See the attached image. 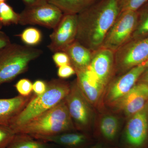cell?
Masks as SVG:
<instances>
[{
	"label": "cell",
	"mask_w": 148,
	"mask_h": 148,
	"mask_svg": "<svg viewBox=\"0 0 148 148\" xmlns=\"http://www.w3.org/2000/svg\"><path fill=\"white\" fill-rule=\"evenodd\" d=\"M52 59L56 66L58 68L66 65H71L69 56L64 51H58L54 53Z\"/></svg>",
	"instance_id": "27"
},
{
	"label": "cell",
	"mask_w": 148,
	"mask_h": 148,
	"mask_svg": "<svg viewBox=\"0 0 148 148\" xmlns=\"http://www.w3.org/2000/svg\"><path fill=\"white\" fill-rule=\"evenodd\" d=\"M76 74L75 71L73 67L71 65L61 66L58 67L57 75L61 79L69 78Z\"/></svg>",
	"instance_id": "28"
},
{
	"label": "cell",
	"mask_w": 148,
	"mask_h": 148,
	"mask_svg": "<svg viewBox=\"0 0 148 148\" xmlns=\"http://www.w3.org/2000/svg\"><path fill=\"white\" fill-rule=\"evenodd\" d=\"M76 81L80 89L90 105L102 107V101L106 88L98 81L89 69L76 70Z\"/></svg>",
	"instance_id": "14"
},
{
	"label": "cell",
	"mask_w": 148,
	"mask_h": 148,
	"mask_svg": "<svg viewBox=\"0 0 148 148\" xmlns=\"http://www.w3.org/2000/svg\"><path fill=\"white\" fill-rule=\"evenodd\" d=\"M121 11H138L148 2V0H118Z\"/></svg>",
	"instance_id": "25"
},
{
	"label": "cell",
	"mask_w": 148,
	"mask_h": 148,
	"mask_svg": "<svg viewBox=\"0 0 148 148\" xmlns=\"http://www.w3.org/2000/svg\"><path fill=\"white\" fill-rule=\"evenodd\" d=\"M71 83L61 79H54L47 82V88L40 95L34 94L32 99L10 124L13 130L20 127L45 112L57 106L69 94Z\"/></svg>",
	"instance_id": "2"
},
{
	"label": "cell",
	"mask_w": 148,
	"mask_h": 148,
	"mask_svg": "<svg viewBox=\"0 0 148 148\" xmlns=\"http://www.w3.org/2000/svg\"><path fill=\"white\" fill-rule=\"evenodd\" d=\"M90 148H115L110 147H105V146L100 145H98L94 146V147H91Z\"/></svg>",
	"instance_id": "33"
},
{
	"label": "cell",
	"mask_w": 148,
	"mask_h": 148,
	"mask_svg": "<svg viewBox=\"0 0 148 148\" xmlns=\"http://www.w3.org/2000/svg\"><path fill=\"white\" fill-rule=\"evenodd\" d=\"M89 69L105 88L115 77L114 52L104 48L92 51Z\"/></svg>",
	"instance_id": "12"
},
{
	"label": "cell",
	"mask_w": 148,
	"mask_h": 148,
	"mask_svg": "<svg viewBox=\"0 0 148 148\" xmlns=\"http://www.w3.org/2000/svg\"><path fill=\"white\" fill-rule=\"evenodd\" d=\"M64 100L76 130H88L94 119L92 106L83 94L76 80L71 83L70 91Z\"/></svg>",
	"instance_id": "6"
},
{
	"label": "cell",
	"mask_w": 148,
	"mask_h": 148,
	"mask_svg": "<svg viewBox=\"0 0 148 148\" xmlns=\"http://www.w3.org/2000/svg\"><path fill=\"white\" fill-rule=\"evenodd\" d=\"M6 148H53L47 142L38 140L31 135L16 134Z\"/></svg>",
	"instance_id": "20"
},
{
	"label": "cell",
	"mask_w": 148,
	"mask_h": 148,
	"mask_svg": "<svg viewBox=\"0 0 148 148\" xmlns=\"http://www.w3.org/2000/svg\"><path fill=\"white\" fill-rule=\"evenodd\" d=\"M7 0H0V3L3 2H6Z\"/></svg>",
	"instance_id": "34"
},
{
	"label": "cell",
	"mask_w": 148,
	"mask_h": 148,
	"mask_svg": "<svg viewBox=\"0 0 148 148\" xmlns=\"http://www.w3.org/2000/svg\"><path fill=\"white\" fill-rule=\"evenodd\" d=\"M34 138L48 143L50 142L66 148H81L89 142L88 135L83 132H64L50 136H34Z\"/></svg>",
	"instance_id": "16"
},
{
	"label": "cell",
	"mask_w": 148,
	"mask_h": 148,
	"mask_svg": "<svg viewBox=\"0 0 148 148\" xmlns=\"http://www.w3.org/2000/svg\"><path fill=\"white\" fill-rule=\"evenodd\" d=\"M77 28V14H64L49 36L50 43L47 46L49 49L53 53L64 51L75 40Z\"/></svg>",
	"instance_id": "10"
},
{
	"label": "cell",
	"mask_w": 148,
	"mask_h": 148,
	"mask_svg": "<svg viewBox=\"0 0 148 148\" xmlns=\"http://www.w3.org/2000/svg\"><path fill=\"white\" fill-rule=\"evenodd\" d=\"M148 102V84L138 82L113 108L129 118L145 107Z\"/></svg>",
	"instance_id": "13"
},
{
	"label": "cell",
	"mask_w": 148,
	"mask_h": 148,
	"mask_svg": "<svg viewBox=\"0 0 148 148\" xmlns=\"http://www.w3.org/2000/svg\"><path fill=\"white\" fill-rule=\"evenodd\" d=\"M19 14L18 24L20 25H38L53 29L61 20L64 13L57 7L48 2L33 6H26Z\"/></svg>",
	"instance_id": "9"
},
{
	"label": "cell",
	"mask_w": 148,
	"mask_h": 148,
	"mask_svg": "<svg viewBox=\"0 0 148 148\" xmlns=\"http://www.w3.org/2000/svg\"><path fill=\"white\" fill-rule=\"evenodd\" d=\"M121 12L118 0H99L77 14L76 40L92 51L101 48L109 29Z\"/></svg>",
	"instance_id": "1"
},
{
	"label": "cell",
	"mask_w": 148,
	"mask_h": 148,
	"mask_svg": "<svg viewBox=\"0 0 148 148\" xmlns=\"http://www.w3.org/2000/svg\"><path fill=\"white\" fill-rule=\"evenodd\" d=\"M138 19L131 39H136L148 36V3L138 11Z\"/></svg>",
	"instance_id": "21"
},
{
	"label": "cell",
	"mask_w": 148,
	"mask_h": 148,
	"mask_svg": "<svg viewBox=\"0 0 148 148\" xmlns=\"http://www.w3.org/2000/svg\"><path fill=\"white\" fill-rule=\"evenodd\" d=\"M19 37L25 45L33 47L38 45L42 40L41 32L35 27H28L24 29L21 34L16 35Z\"/></svg>",
	"instance_id": "23"
},
{
	"label": "cell",
	"mask_w": 148,
	"mask_h": 148,
	"mask_svg": "<svg viewBox=\"0 0 148 148\" xmlns=\"http://www.w3.org/2000/svg\"><path fill=\"white\" fill-rule=\"evenodd\" d=\"M138 82L147 83L148 84V66L140 77Z\"/></svg>",
	"instance_id": "32"
},
{
	"label": "cell",
	"mask_w": 148,
	"mask_h": 148,
	"mask_svg": "<svg viewBox=\"0 0 148 148\" xmlns=\"http://www.w3.org/2000/svg\"><path fill=\"white\" fill-rule=\"evenodd\" d=\"M138 16V11H122L109 29L101 48L115 52L131 39Z\"/></svg>",
	"instance_id": "8"
},
{
	"label": "cell",
	"mask_w": 148,
	"mask_h": 148,
	"mask_svg": "<svg viewBox=\"0 0 148 148\" xmlns=\"http://www.w3.org/2000/svg\"><path fill=\"white\" fill-rule=\"evenodd\" d=\"M148 137V102L141 110L129 118L125 126L124 141L130 148H142Z\"/></svg>",
	"instance_id": "11"
},
{
	"label": "cell",
	"mask_w": 148,
	"mask_h": 148,
	"mask_svg": "<svg viewBox=\"0 0 148 148\" xmlns=\"http://www.w3.org/2000/svg\"><path fill=\"white\" fill-rule=\"evenodd\" d=\"M147 3H148V2Z\"/></svg>",
	"instance_id": "35"
},
{
	"label": "cell",
	"mask_w": 148,
	"mask_h": 148,
	"mask_svg": "<svg viewBox=\"0 0 148 148\" xmlns=\"http://www.w3.org/2000/svg\"><path fill=\"white\" fill-rule=\"evenodd\" d=\"M16 135L9 126L0 125V148L7 147Z\"/></svg>",
	"instance_id": "24"
},
{
	"label": "cell",
	"mask_w": 148,
	"mask_h": 148,
	"mask_svg": "<svg viewBox=\"0 0 148 148\" xmlns=\"http://www.w3.org/2000/svg\"><path fill=\"white\" fill-rule=\"evenodd\" d=\"M148 66V61L115 77L106 87L102 107L105 106L113 108L137 83Z\"/></svg>",
	"instance_id": "7"
},
{
	"label": "cell",
	"mask_w": 148,
	"mask_h": 148,
	"mask_svg": "<svg viewBox=\"0 0 148 148\" xmlns=\"http://www.w3.org/2000/svg\"><path fill=\"white\" fill-rule=\"evenodd\" d=\"M26 6L39 5L48 3V0H22Z\"/></svg>",
	"instance_id": "31"
},
{
	"label": "cell",
	"mask_w": 148,
	"mask_h": 148,
	"mask_svg": "<svg viewBox=\"0 0 148 148\" xmlns=\"http://www.w3.org/2000/svg\"><path fill=\"white\" fill-rule=\"evenodd\" d=\"M99 130L102 137L108 141L115 140L119 128V121L116 116L112 114L103 115L100 120Z\"/></svg>",
	"instance_id": "19"
},
{
	"label": "cell",
	"mask_w": 148,
	"mask_h": 148,
	"mask_svg": "<svg viewBox=\"0 0 148 148\" xmlns=\"http://www.w3.org/2000/svg\"><path fill=\"white\" fill-rule=\"evenodd\" d=\"M34 95L0 99V125L9 126L11 122L25 108Z\"/></svg>",
	"instance_id": "15"
},
{
	"label": "cell",
	"mask_w": 148,
	"mask_h": 148,
	"mask_svg": "<svg viewBox=\"0 0 148 148\" xmlns=\"http://www.w3.org/2000/svg\"><path fill=\"white\" fill-rule=\"evenodd\" d=\"M116 76L148 61V36L132 39L114 52Z\"/></svg>",
	"instance_id": "5"
},
{
	"label": "cell",
	"mask_w": 148,
	"mask_h": 148,
	"mask_svg": "<svg viewBox=\"0 0 148 148\" xmlns=\"http://www.w3.org/2000/svg\"><path fill=\"white\" fill-rule=\"evenodd\" d=\"M42 53L41 49L14 43L0 49V86L26 72L29 64Z\"/></svg>",
	"instance_id": "4"
},
{
	"label": "cell",
	"mask_w": 148,
	"mask_h": 148,
	"mask_svg": "<svg viewBox=\"0 0 148 148\" xmlns=\"http://www.w3.org/2000/svg\"><path fill=\"white\" fill-rule=\"evenodd\" d=\"M63 51L69 56L71 65L75 71L84 70L90 66L92 51L76 40Z\"/></svg>",
	"instance_id": "17"
},
{
	"label": "cell",
	"mask_w": 148,
	"mask_h": 148,
	"mask_svg": "<svg viewBox=\"0 0 148 148\" xmlns=\"http://www.w3.org/2000/svg\"><path fill=\"white\" fill-rule=\"evenodd\" d=\"M16 90L21 96H29L32 94L33 91V83L30 79L22 78L18 80L14 85Z\"/></svg>",
	"instance_id": "26"
},
{
	"label": "cell",
	"mask_w": 148,
	"mask_h": 148,
	"mask_svg": "<svg viewBox=\"0 0 148 148\" xmlns=\"http://www.w3.org/2000/svg\"><path fill=\"white\" fill-rule=\"evenodd\" d=\"M99 0H48L66 14H78Z\"/></svg>",
	"instance_id": "18"
},
{
	"label": "cell",
	"mask_w": 148,
	"mask_h": 148,
	"mask_svg": "<svg viewBox=\"0 0 148 148\" xmlns=\"http://www.w3.org/2000/svg\"><path fill=\"white\" fill-rule=\"evenodd\" d=\"M10 38L5 32L0 31V49L11 43Z\"/></svg>",
	"instance_id": "30"
},
{
	"label": "cell",
	"mask_w": 148,
	"mask_h": 148,
	"mask_svg": "<svg viewBox=\"0 0 148 148\" xmlns=\"http://www.w3.org/2000/svg\"><path fill=\"white\" fill-rule=\"evenodd\" d=\"M47 88V82L42 80H37L33 84V91L36 95H42Z\"/></svg>",
	"instance_id": "29"
},
{
	"label": "cell",
	"mask_w": 148,
	"mask_h": 148,
	"mask_svg": "<svg viewBox=\"0 0 148 148\" xmlns=\"http://www.w3.org/2000/svg\"><path fill=\"white\" fill-rule=\"evenodd\" d=\"M75 130L64 100L14 131L16 134H27L34 137L50 136Z\"/></svg>",
	"instance_id": "3"
},
{
	"label": "cell",
	"mask_w": 148,
	"mask_h": 148,
	"mask_svg": "<svg viewBox=\"0 0 148 148\" xmlns=\"http://www.w3.org/2000/svg\"><path fill=\"white\" fill-rule=\"evenodd\" d=\"M20 14L6 2L0 3V29L3 27L19 23Z\"/></svg>",
	"instance_id": "22"
}]
</instances>
